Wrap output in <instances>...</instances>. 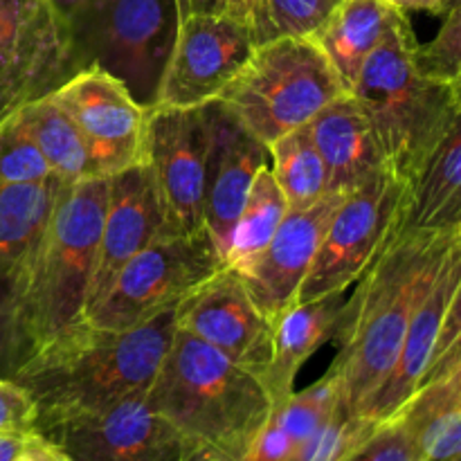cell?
Wrapping results in <instances>:
<instances>
[{"label": "cell", "mask_w": 461, "mask_h": 461, "mask_svg": "<svg viewBox=\"0 0 461 461\" xmlns=\"http://www.w3.org/2000/svg\"><path fill=\"white\" fill-rule=\"evenodd\" d=\"M174 333V311H167L129 331L81 322L36 349L12 378L34 401V432L147 394Z\"/></svg>", "instance_id": "6da1fadb"}, {"label": "cell", "mask_w": 461, "mask_h": 461, "mask_svg": "<svg viewBox=\"0 0 461 461\" xmlns=\"http://www.w3.org/2000/svg\"><path fill=\"white\" fill-rule=\"evenodd\" d=\"M453 234L403 225L345 302L336 336L340 351L329 369L340 381L342 401L351 412L363 414L394 369L414 309L430 286Z\"/></svg>", "instance_id": "7a4b0ae2"}, {"label": "cell", "mask_w": 461, "mask_h": 461, "mask_svg": "<svg viewBox=\"0 0 461 461\" xmlns=\"http://www.w3.org/2000/svg\"><path fill=\"white\" fill-rule=\"evenodd\" d=\"M192 450L212 461H246L273 414V396L252 369L176 329L147 392Z\"/></svg>", "instance_id": "3957f363"}, {"label": "cell", "mask_w": 461, "mask_h": 461, "mask_svg": "<svg viewBox=\"0 0 461 461\" xmlns=\"http://www.w3.org/2000/svg\"><path fill=\"white\" fill-rule=\"evenodd\" d=\"M417 48L408 14H401L367 57L351 90L372 124L387 169L408 185L448 129L461 99L459 84L421 72Z\"/></svg>", "instance_id": "277c9868"}, {"label": "cell", "mask_w": 461, "mask_h": 461, "mask_svg": "<svg viewBox=\"0 0 461 461\" xmlns=\"http://www.w3.org/2000/svg\"><path fill=\"white\" fill-rule=\"evenodd\" d=\"M106 194L108 178L63 185L59 192L21 284L23 320L34 351L86 322Z\"/></svg>", "instance_id": "5b68a950"}, {"label": "cell", "mask_w": 461, "mask_h": 461, "mask_svg": "<svg viewBox=\"0 0 461 461\" xmlns=\"http://www.w3.org/2000/svg\"><path fill=\"white\" fill-rule=\"evenodd\" d=\"M180 21L178 0H84L63 18L72 70L102 68L153 108Z\"/></svg>", "instance_id": "8992f818"}, {"label": "cell", "mask_w": 461, "mask_h": 461, "mask_svg": "<svg viewBox=\"0 0 461 461\" xmlns=\"http://www.w3.org/2000/svg\"><path fill=\"white\" fill-rule=\"evenodd\" d=\"M342 93L331 61L313 39H277L257 45L216 102L270 147L309 124Z\"/></svg>", "instance_id": "52a82bcc"}, {"label": "cell", "mask_w": 461, "mask_h": 461, "mask_svg": "<svg viewBox=\"0 0 461 461\" xmlns=\"http://www.w3.org/2000/svg\"><path fill=\"white\" fill-rule=\"evenodd\" d=\"M225 268L207 230L160 234L144 246L106 288L86 322L106 331H129L174 311L189 291Z\"/></svg>", "instance_id": "ba28073f"}, {"label": "cell", "mask_w": 461, "mask_h": 461, "mask_svg": "<svg viewBox=\"0 0 461 461\" xmlns=\"http://www.w3.org/2000/svg\"><path fill=\"white\" fill-rule=\"evenodd\" d=\"M410 185L390 169L347 194L322 239L297 302L347 293L405 225Z\"/></svg>", "instance_id": "9c48e42d"}, {"label": "cell", "mask_w": 461, "mask_h": 461, "mask_svg": "<svg viewBox=\"0 0 461 461\" xmlns=\"http://www.w3.org/2000/svg\"><path fill=\"white\" fill-rule=\"evenodd\" d=\"M212 129L205 106L149 108L147 158L160 196L165 228L194 234L205 228V176Z\"/></svg>", "instance_id": "30bf717a"}, {"label": "cell", "mask_w": 461, "mask_h": 461, "mask_svg": "<svg viewBox=\"0 0 461 461\" xmlns=\"http://www.w3.org/2000/svg\"><path fill=\"white\" fill-rule=\"evenodd\" d=\"M75 75L50 0H0V120Z\"/></svg>", "instance_id": "8fae6325"}, {"label": "cell", "mask_w": 461, "mask_h": 461, "mask_svg": "<svg viewBox=\"0 0 461 461\" xmlns=\"http://www.w3.org/2000/svg\"><path fill=\"white\" fill-rule=\"evenodd\" d=\"M257 48L248 23L207 12L180 21L156 106L196 108L219 99Z\"/></svg>", "instance_id": "7c38bea8"}, {"label": "cell", "mask_w": 461, "mask_h": 461, "mask_svg": "<svg viewBox=\"0 0 461 461\" xmlns=\"http://www.w3.org/2000/svg\"><path fill=\"white\" fill-rule=\"evenodd\" d=\"M70 461H192L178 430L149 405L147 394L122 399L93 414L39 432Z\"/></svg>", "instance_id": "4fadbf2b"}, {"label": "cell", "mask_w": 461, "mask_h": 461, "mask_svg": "<svg viewBox=\"0 0 461 461\" xmlns=\"http://www.w3.org/2000/svg\"><path fill=\"white\" fill-rule=\"evenodd\" d=\"M52 95L84 135L97 178L142 165L149 108L140 106L122 81L90 66L75 72Z\"/></svg>", "instance_id": "5bb4252c"}, {"label": "cell", "mask_w": 461, "mask_h": 461, "mask_svg": "<svg viewBox=\"0 0 461 461\" xmlns=\"http://www.w3.org/2000/svg\"><path fill=\"white\" fill-rule=\"evenodd\" d=\"M176 329L192 333L261 378L273 356L275 322L257 306L241 275L221 268L174 309Z\"/></svg>", "instance_id": "9a60e30c"}, {"label": "cell", "mask_w": 461, "mask_h": 461, "mask_svg": "<svg viewBox=\"0 0 461 461\" xmlns=\"http://www.w3.org/2000/svg\"><path fill=\"white\" fill-rule=\"evenodd\" d=\"M345 194H324L304 210H288L268 248L241 275L252 300L270 320L297 304V295L318 257L333 212Z\"/></svg>", "instance_id": "2e32d148"}, {"label": "cell", "mask_w": 461, "mask_h": 461, "mask_svg": "<svg viewBox=\"0 0 461 461\" xmlns=\"http://www.w3.org/2000/svg\"><path fill=\"white\" fill-rule=\"evenodd\" d=\"M160 234H167L165 214L147 162L111 176L86 315L99 304L115 275Z\"/></svg>", "instance_id": "e0dca14e"}, {"label": "cell", "mask_w": 461, "mask_h": 461, "mask_svg": "<svg viewBox=\"0 0 461 461\" xmlns=\"http://www.w3.org/2000/svg\"><path fill=\"white\" fill-rule=\"evenodd\" d=\"M212 144L205 176V228L223 255L230 248L234 225L246 205L257 174L268 167L270 151L250 131L243 129L221 102L207 104Z\"/></svg>", "instance_id": "ac0fdd59"}, {"label": "cell", "mask_w": 461, "mask_h": 461, "mask_svg": "<svg viewBox=\"0 0 461 461\" xmlns=\"http://www.w3.org/2000/svg\"><path fill=\"white\" fill-rule=\"evenodd\" d=\"M461 282V230L453 234L448 248H446L441 264L432 277L430 286L423 293L421 302L414 309L412 320H410L408 333H405L403 347L396 358L394 369L381 390L374 394L365 408L363 417L374 419V421H390L401 410L414 399L423 385L428 365H430L432 349H435L437 336L444 324L446 311H448L450 300L457 291Z\"/></svg>", "instance_id": "d6986e66"}, {"label": "cell", "mask_w": 461, "mask_h": 461, "mask_svg": "<svg viewBox=\"0 0 461 461\" xmlns=\"http://www.w3.org/2000/svg\"><path fill=\"white\" fill-rule=\"evenodd\" d=\"M311 138L322 156L329 192L351 194L387 171L363 106L351 93H342L309 122Z\"/></svg>", "instance_id": "ffe728a7"}, {"label": "cell", "mask_w": 461, "mask_h": 461, "mask_svg": "<svg viewBox=\"0 0 461 461\" xmlns=\"http://www.w3.org/2000/svg\"><path fill=\"white\" fill-rule=\"evenodd\" d=\"M345 302V293H333L313 302H297L275 320L273 356L261 374V381L275 405L295 392V378L302 365L324 342L338 336Z\"/></svg>", "instance_id": "44dd1931"}, {"label": "cell", "mask_w": 461, "mask_h": 461, "mask_svg": "<svg viewBox=\"0 0 461 461\" xmlns=\"http://www.w3.org/2000/svg\"><path fill=\"white\" fill-rule=\"evenodd\" d=\"M405 228L430 232L461 230V99L448 129L410 185Z\"/></svg>", "instance_id": "7402d4cb"}, {"label": "cell", "mask_w": 461, "mask_h": 461, "mask_svg": "<svg viewBox=\"0 0 461 461\" xmlns=\"http://www.w3.org/2000/svg\"><path fill=\"white\" fill-rule=\"evenodd\" d=\"M401 14L405 12H399L385 0H342L340 7L313 36L347 93L354 90L367 57L378 48Z\"/></svg>", "instance_id": "603a6c76"}, {"label": "cell", "mask_w": 461, "mask_h": 461, "mask_svg": "<svg viewBox=\"0 0 461 461\" xmlns=\"http://www.w3.org/2000/svg\"><path fill=\"white\" fill-rule=\"evenodd\" d=\"M63 185L0 180V277L14 279L18 291Z\"/></svg>", "instance_id": "cb8c5ba5"}, {"label": "cell", "mask_w": 461, "mask_h": 461, "mask_svg": "<svg viewBox=\"0 0 461 461\" xmlns=\"http://www.w3.org/2000/svg\"><path fill=\"white\" fill-rule=\"evenodd\" d=\"M18 113L39 147L41 156L45 158L50 169L61 183L72 185L97 178L84 135L52 93L32 99L25 106L18 108Z\"/></svg>", "instance_id": "d4e9b609"}, {"label": "cell", "mask_w": 461, "mask_h": 461, "mask_svg": "<svg viewBox=\"0 0 461 461\" xmlns=\"http://www.w3.org/2000/svg\"><path fill=\"white\" fill-rule=\"evenodd\" d=\"M286 212V198H284L270 167H264L257 174L255 183L248 192L246 205L234 225L230 248L225 252V268L243 273L268 248L270 239L275 237Z\"/></svg>", "instance_id": "484cf974"}, {"label": "cell", "mask_w": 461, "mask_h": 461, "mask_svg": "<svg viewBox=\"0 0 461 461\" xmlns=\"http://www.w3.org/2000/svg\"><path fill=\"white\" fill-rule=\"evenodd\" d=\"M273 176L286 198L288 210H304L329 192L322 156L311 138L309 124L282 135L268 147Z\"/></svg>", "instance_id": "4316f807"}, {"label": "cell", "mask_w": 461, "mask_h": 461, "mask_svg": "<svg viewBox=\"0 0 461 461\" xmlns=\"http://www.w3.org/2000/svg\"><path fill=\"white\" fill-rule=\"evenodd\" d=\"M342 0H259L255 14L257 45L277 39H313Z\"/></svg>", "instance_id": "83f0119b"}, {"label": "cell", "mask_w": 461, "mask_h": 461, "mask_svg": "<svg viewBox=\"0 0 461 461\" xmlns=\"http://www.w3.org/2000/svg\"><path fill=\"white\" fill-rule=\"evenodd\" d=\"M378 426L381 421L351 412L345 401H340L331 417L291 461H345L376 432Z\"/></svg>", "instance_id": "f1b7e54d"}, {"label": "cell", "mask_w": 461, "mask_h": 461, "mask_svg": "<svg viewBox=\"0 0 461 461\" xmlns=\"http://www.w3.org/2000/svg\"><path fill=\"white\" fill-rule=\"evenodd\" d=\"M0 180L16 185L59 180L41 156L18 111L0 120Z\"/></svg>", "instance_id": "f546056e"}, {"label": "cell", "mask_w": 461, "mask_h": 461, "mask_svg": "<svg viewBox=\"0 0 461 461\" xmlns=\"http://www.w3.org/2000/svg\"><path fill=\"white\" fill-rule=\"evenodd\" d=\"M401 417L412 428L419 461H457L461 457V405L419 417Z\"/></svg>", "instance_id": "4dcf8cb0"}, {"label": "cell", "mask_w": 461, "mask_h": 461, "mask_svg": "<svg viewBox=\"0 0 461 461\" xmlns=\"http://www.w3.org/2000/svg\"><path fill=\"white\" fill-rule=\"evenodd\" d=\"M34 354L21 309V291L9 277H0V378H14Z\"/></svg>", "instance_id": "1f68e13d"}, {"label": "cell", "mask_w": 461, "mask_h": 461, "mask_svg": "<svg viewBox=\"0 0 461 461\" xmlns=\"http://www.w3.org/2000/svg\"><path fill=\"white\" fill-rule=\"evenodd\" d=\"M421 72L446 84H461V3L455 5L430 43L417 48Z\"/></svg>", "instance_id": "d6a6232c"}, {"label": "cell", "mask_w": 461, "mask_h": 461, "mask_svg": "<svg viewBox=\"0 0 461 461\" xmlns=\"http://www.w3.org/2000/svg\"><path fill=\"white\" fill-rule=\"evenodd\" d=\"M345 461H419L412 428L401 414L383 421L376 432Z\"/></svg>", "instance_id": "836d02e7"}, {"label": "cell", "mask_w": 461, "mask_h": 461, "mask_svg": "<svg viewBox=\"0 0 461 461\" xmlns=\"http://www.w3.org/2000/svg\"><path fill=\"white\" fill-rule=\"evenodd\" d=\"M461 360V282L455 291L453 300H450L448 311H446L444 324H441V331L437 336L435 349H432L430 365H428L426 378H423V385H430V383L441 381L450 369L455 367Z\"/></svg>", "instance_id": "e575fe53"}, {"label": "cell", "mask_w": 461, "mask_h": 461, "mask_svg": "<svg viewBox=\"0 0 461 461\" xmlns=\"http://www.w3.org/2000/svg\"><path fill=\"white\" fill-rule=\"evenodd\" d=\"M461 405V360L446 374L441 381L430 383V385L421 387V390L414 394V399L401 410V414H430L437 410L446 408H459Z\"/></svg>", "instance_id": "d590c367"}, {"label": "cell", "mask_w": 461, "mask_h": 461, "mask_svg": "<svg viewBox=\"0 0 461 461\" xmlns=\"http://www.w3.org/2000/svg\"><path fill=\"white\" fill-rule=\"evenodd\" d=\"M34 401L12 378H0V432H34Z\"/></svg>", "instance_id": "8d00e7d4"}, {"label": "cell", "mask_w": 461, "mask_h": 461, "mask_svg": "<svg viewBox=\"0 0 461 461\" xmlns=\"http://www.w3.org/2000/svg\"><path fill=\"white\" fill-rule=\"evenodd\" d=\"M257 3H259V0H201L198 12L216 14V16H230L252 25L257 14ZM252 30H255V27H252Z\"/></svg>", "instance_id": "74e56055"}, {"label": "cell", "mask_w": 461, "mask_h": 461, "mask_svg": "<svg viewBox=\"0 0 461 461\" xmlns=\"http://www.w3.org/2000/svg\"><path fill=\"white\" fill-rule=\"evenodd\" d=\"M16 461H70L52 441L45 439L39 432H30Z\"/></svg>", "instance_id": "f35d334b"}, {"label": "cell", "mask_w": 461, "mask_h": 461, "mask_svg": "<svg viewBox=\"0 0 461 461\" xmlns=\"http://www.w3.org/2000/svg\"><path fill=\"white\" fill-rule=\"evenodd\" d=\"M30 432H0V461H16Z\"/></svg>", "instance_id": "ab89813d"}, {"label": "cell", "mask_w": 461, "mask_h": 461, "mask_svg": "<svg viewBox=\"0 0 461 461\" xmlns=\"http://www.w3.org/2000/svg\"><path fill=\"white\" fill-rule=\"evenodd\" d=\"M392 7H396L399 12H432L437 9V0H385Z\"/></svg>", "instance_id": "60d3db41"}, {"label": "cell", "mask_w": 461, "mask_h": 461, "mask_svg": "<svg viewBox=\"0 0 461 461\" xmlns=\"http://www.w3.org/2000/svg\"><path fill=\"white\" fill-rule=\"evenodd\" d=\"M81 3H84V0H50V5H52V9L57 12V16L61 18V21L68 16V14L75 12Z\"/></svg>", "instance_id": "b9f144b4"}, {"label": "cell", "mask_w": 461, "mask_h": 461, "mask_svg": "<svg viewBox=\"0 0 461 461\" xmlns=\"http://www.w3.org/2000/svg\"><path fill=\"white\" fill-rule=\"evenodd\" d=\"M180 3V16H187V14H194L198 12V7H201V0H178Z\"/></svg>", "instance_id": "7bdbcfd3"}, {"label": "cell", "mask_w": 461, "mask_h": 461, "mask_svg": "<svg viewBox=\"0 0 461 461\" xmlns=\"http://www.w3.org/2000/svg\"><path fill=\"white\" fill-rule=\"evenodd\" d=\"M461 0H437V9L435 14L437 16H446V14L450 12V9L455 7V5H459Z\"/></svg>", "instance_id": "ee69618b"}, {"label": "cell", "mask_w": 461, "mask_h": 461, "mask_svg": "<svg viewBox=\"0 0 461 461\" xmlns=\"http://www.w3.org/2000/svg\"><path fill=\"white\" fill-rule=\"evenodd\" d=\"M192 461H212V459H207V457H201V455H198V457H194Z\"/></svg>", "instance_id": "f6af8a7d"}, {"label": "cell", "mask_w": 461, "mask_h": 461, "mask_svg": "<svg viewBox=\"0 0 461 461\" xmlns=\"http://www.w3.org/2000/svg\"><path fill=\"white\" fill-rule=\"evenodd\" d=\"M457 461H461V457H459V459H457Z\"/></svg>", "instance_id": "bcb514c9"}]
</instances>
